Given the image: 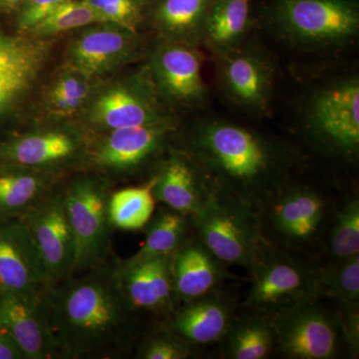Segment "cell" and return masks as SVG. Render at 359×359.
I'll return each mask as SVG.
<instances>
[{
  "label": "cell",
  "mask_w": 359,
  "mask_h": 359,
  "mask_svg": "<svg viewBox=\"0 0 359 359\" xmlns=\"http://www.w3.org/2000/svg\"><path fill=\"white\" fill-rule=\"evenodd\" d=\"M184 150L219 190L257 211L289 185L297 164L294 151L283 142L217 116L193 123Z\"/></svg>",
  "instance_id": "obj_1"
},
{
  "label": "cell",
  "mask_w": 359,
  "mask_h": 359,
  "mask_svg": "<svg viewBox=\"0 0 359 359\" xmlns=\"http://www.w3.org/2000/svg\"><path fill=\"white\" fill-rule=\"evenodd\" d=\"M40 299L62 354H107L121 348L130 335L131 311L113 276L48 285Z\"/></svg>",
  "instance_id": "obj_2"
},
{
  "label": "cell",
  "mask_w": 359,
  "mask_h": 359,
  "mask_svg": "<svg viewBox=\"0 0 359 359\" xmlns=\"http://www.w3.org/2000/svg\"><path fill=\"white\" fill-rule=\"evenodd\" d=\"M264 18L275 36L297 50L337 53L359 34L356 0H269Z\"/></svg>",
  "instance_id": "obj_3"
},
{
  "label": "cell",
  "mask_w": 359,
  "mask_h": 359,
  "mask_svg": "<svg viewBox=\"0 0 359 359\" xmlns=\"http://www.w3.org/2000/svg\"><path fill=\"white\" fill-rule=\"evenodd\" d=\"M257 210L218 188L192 216L196 240L224 264L252 271L269 247Z\"/></svg>",
  "instance_id": "obj_4"
},
{
  "label": "cell",
  "mask_w": 359,
  "mask_h": 359,
  "mask_svg": "<svg viewBox=\"0 0 359 359\" xmlns=\"http://www.w3.org/2000/svg\"><path fill=\"white\" fill-rule=\"evenodd\" d=\"M302 128L327 154L354 159L359 151V77L356 73L321 80L304 95Z\"/></svg>",
  "instance_id": "obj_5"
},
{
  "label": "cell",
  "mask_w": 359,
  "mask_h": 359,
  "mask_svg": "<svg viewBox=\"0 0 359 359\" xmlns=\"http://www.w3.org/2000/svg\"><path fill=\"white\" fill-rule=\"evenodd\" d=\"M217 85L230 105L250 117L271 113L276 94V59L250 37L233 50L215 56Z\"/></svg>",
  "instance_id": "obj_6"
},
{
  "label": "cell",
  "mask_w": 359,
  "mask_h": 359,
  "mask_svg": "<svg viewBox=\"0 0 359 359\" xmlns=\"http://www.w3.org/2000/svg\"><path fill=\"white\" fill-rule=\"evenodd\" d=\"M318 271L320 268L269 245L250 271L252 287L244 306L271 314L299 302L318 301Z\"/></svg>",
  "instance_id": "obj_7"
},
{
  "label": "cell",
  "mask_w": 359,
  "mask_h": 359,
  "mask_svg": "<svg viewBox=\"0 0 359 359\" xmlns=\"http://www.w3.org/2000/svg\"><path fill=\"white\" fill-rule=\"evenodd\" d=\"M200 46L159 39L147 66L153 83L165 105L183 109H204L210 91L203 76Z\"/></svg>",
  "instance_id": "obj_8"
},
{
  "label": "cell",
  "mask_w": 359,
  "mask_h": 359,
  "mask_svg": "<svg viewBox=\"0 0 359 359\" xmlns=\"http://www.w3.org/2000/svg\"><path fill=\"white\" fill-rule=\"evenodd\" d=\"M88 119L110 131L175 121L156 91L148 67L96 94Z\"/></svg>",
  "instance_id": "obj_9"
},
{
  "label": "cell",
  "mask_w": 359,
  "mask_h": 359,
  "mask_svg": "<svg viewBox=\"0 0 359 359\" xmlns=\"http://www.w3.org/2000/svg\"><path fill=\"white\" fill-rule=\"evenodd\" d=\"M299 302L269 314L276 346L292 359H332L339 353L337 316L316 304Z\"/></svg>",
  "instance_id": "obj_10"
},
{
  "label": "cell",
  "mask_w": 359,
  "mask_h": 359,
  "mask_svg": "<svg viewBox=\"0 0 359 359\" xmlns=\"http://www.w3.org/2000/svg\"><path fill=\"white\" fill-rule=\"evenodd\" d=\"M63 199L76 248L74 271L93 268L109 245L110 197L100 182L82 178L70 184Z\"/></svg>",
  "instance_id": "obj_11"
},
{
  "label": "cell",
  "mask_w": 359,
  "mask_h": 359,
  "mask_svg": "<svg viewBox=\"0 0 359 359\" xmlns=\"http://www.w3.org/2000/svg\"><path fill=\"white\" fill-rule=\"evenodd\" d=\"M20 219L39 248L48 285H56L74 271L76 248L63 196L56 195L37 203Z\"/></svg>",
  "instance_id": "obj_12"
},
{
  "label": "cell",
  "mask_w": 359,
  "mask_h": 359,
  "mask_svg": "<svg viewBox=\"0 0 359 359\" xmlns=\"http://www.w3.org/2000/svg\"><path fill=\"white\" fill-rule=\"evenodd\" d=\"M139 47V33L112 23H93L71 41L66 62L68 69L92 79L128 62Z\"/></svg>",
  "instance_id": "obj_13"
},
{
  "label": "cell",
  "mask_w": 359,
  "mask_h": 359,
  "mask_svg": "<svg viewBox=\"0 0 359 359\" xmlns=\"http://www.w3.org/2000/svg\"><path fill=\"white\" fill-rule=\"evenodd\" d=\"M0 285L34 299L48 287L39 248L20 219L0 221Z\"/></svg>",
  "instance_id": "obj_14"
},
{
  "label": "cell",
  "mask_w": 359,
  "mask_h": 359,
  "mask_svg": "<svg viewBox=\"0 0 359 359\" xmlns=\"http://www.w3.org/2000/svg\"><path fill=\"white\" fill-rule=\"evenodd\" d=\"M173 256L130 259L117 269L113 278L130 311L159 313L173 311L177 302Z\"/></svg>",
  "instance_id": "obj_15"
},
{
  "label": "cell",
  "mask_w": 359,
  "mask_h": 359,
  "mask_svg": "<svg viewBox=\"0 0 359 359\" xmlns=\"http://www.w3.org/2000/svg\"><path fill=\"white\" fill-rule=\"evenodd\" d=\"M0 330L26 359L53 358L62 354L40 299L0 290Z\"/></svg>",
  "instance_id": "obj_16"
},
{
  "label": "cell",
  "mask_w": 359,
  "mask_h": 359,
  "mask_svg": "<svg viewBox=\"0 0 359 359\" xmlns=\"http://www.w3.org/2000/svg\"><path fill=\"white\" fill-rule=\"evenodd\" d=\"M212 180L185 150H172L154 177L156 200L187 218L216 190Z\"/></svg>",
  "instance_id": "obj_17"
},
{
  "label": "cell",
  "mask_w": 359,
  "mask_h": 359,
  "mask_svg": "<svg viewBox=\"0 0 359 359\" xmlns=\"http://www.w3.org/2000/svg\"><path fill=\"white\" fill-rule=\"evenodd\" d=\"M48 46L41 39L0 29V120L39 76Z\"/></svg>",
  "instance_id": "obj_18"
},
{
  "label": "cell",
  "mask_w": 359,
  "mask_h": 359,
  "mask_svg": "<svg viewBox=\"0 0 359 359\" xmlns=\"http://www.w3.org/2000/svg\"><path fill=\"white\" fill-rule=\"evenodd\" d=\"M175 130V121L112 130L95 153L96 164L116 171L138 169L159 154Z\"/></svg>",
  "instance_id": "obj_19"
},
{
  "label": "cell",
  "mask_w": 359,
  "mask_h": 359,
  "mask_svg": "<svg viewBox=\"0 0 359 359\" xmlns=\"http://www.w3.org/2000/svg\"><path fill=\"white\" fill-rule=\"evenodd\" d=\"M266 205L276 233L297 244L316 237L325 218L323 198L306 187L287 185Z\"/></svg>",
  "instance_id": "obj_20"
},
{
  "label": "cell",
  "mask_w": 359,
  "mask_h": 359,
  "mask_svg": "<svg viewBox=\"0 0 359 359\" xmlns=\"http://www.w3.org/2000/svg\"><path fill=\"white\" fill-rule=\"evenodd\" d=\"M233 320L231 302L215 292L184 302L175 313L169 330L190 346H209L222 341Z\"/></svg>",
  "instance_id": "obj_21"
},
{
  "label": "cell",
  "mask_w": 359,
  "mask_h": 359,
  "mask_svg": "<svg viewBox=\"0 0 359 359\" xmlns=\"http://www.w3.org/2000/svg\"><path fill=\"white\" fill-rule=\"evenodd\" d=\"M224 264L199 241H185L173 256L177 301L187 302L216 292L226 278Z\"/></svg>",
  "instance_id": "obj_22"
},
{
  "label": "cell",
  "mask_w": 359,
  "mask_h": 359,
  "mask_svg": "<svg viewBox=\"0 0 359 359\" xmlns=\"http://www.w3.org/2000/svg\"><path fill=\"white\" fill-rule=\"evenodd\" d=\"M254 27L252 0H215L205 18L200 46L212 57L245 43Z\"/></svg>",
  "instance_id": "obj_23"
},
{
  "label": "cell",
  "mask_w": 359,
  "mask_h": 359,
  "mask_svg": "<svg viewBox=\"0 0 359 359\" xmlns=\"http://www.w3.org/2000/svg\"><path fill=\"white\" fill-rule=\"evenodd\" d=\"M79 141L65 131L23 135L0 144V166H51L76 154Z\"/></svg>",
  "instance_id": "obj_24"
},
{
  "label": "cell",
  "mask_w": 359,
  "mask_h": 359,
  "mask_svg": "<svg viewBox=\"0 0 359 359\" xmlns=\"http://www.w3.org/2000/svg\"><path fill=\"white\" fill-rule=\"evenodd\" d=\"M214 1L148 0L146 18L157 32L159 39L200 46L203 25Z\"/></svg>",
  "instance_id": "obj_25"
},
{
  "label": "cell",
  "mask_w": 359,
  "mask_h": 359,
  "mask_svg": "<svg viewBox=\"0 0 359 359\" xmlns=\"http://www.w3.org/2000/svg\"><path fill=\"white\" fill-rule=\"evenodd\" d=\"M46 178L29 168L0 166V221L18 219L39 202Z\"/></svg>",
  "instance_id": "obj_26"
},
{
  "label": "cell",
  "mask_w": 359,
  "mask_h": 359,
  "mask_svg": "<svg viewBox=\"0 0 359 359\" xmlns=\"http://www.w3.org/2000/svg\"><path fill=\"white\" fill-rule=\"evenodd\" d=\"M224 355L233 359H264L276 347L275 332L268 316L233 320L224 335Z\"/></svg>",
  "instance_id": "obj_27"
},
{
  "label": "cell",
  "mask_w": 359,
  "mask_h": 359,
  "mask_svg": "<svg viewBox=\"0 0 359 359\" xmlns=\"http://www.w3.org/2000/svg\"><path fill=\"white\" fill-rule=\"evenodd\" d=\"M154 179L147 185L118 191L111 196L108 212L111 224L121 230L144 228L152 218L156 199Z\"/></svg>",
  "instance_id": "obj_28"
},
{
  "label": "cell",
  "mask_w": 359,
  "mask_h": 359,
  "mask_svg": "<svg viewBox=\"0 0 359 359\" xmlns=\"http://www.w3.org/2000/svg\"><path fill=\"white\" fill-rule=\"evenodd\" d=\"M320 297L339 302L340 306H358L359 302V255L334 261L318 271Z\"/></svg>",
  "instance_id": "obj_29"
},
{
  "label": "cell",
  "mask_w": 359,
  "mask_h": 359,
  "mask_svg": "<svg viewBox=\"0 0 359 359\" xmlns=\"http://www.w3.org/2000/svg\"><path fill=\"white\" fill-rule=\"evenodd\" d=\"M187 217L171 211L161 212L149 228L145 243L131 259L173 256L185 242Z\"/></svg>",
  "instance_id": "obj_30"
},
{
  "label": "cell",
  "mask_w": 359,
  "mask_h": 359,
  "mask_svg": "<svg viewBox=\"0 0 359 359\" xmlns=\"http://www.w3.org/2000/svg\"><path fill=\"white\" fill-rule=\"evenodd\" d=\"M98 22L93 11L81 0H67L54 9L29 32L35 39H45Z\"/></svg>",
  "instance_id": "obj_31"
},
{
  "label": "cell",
  "mask_w": 359,
  "mask_h": 359,
  "mask_svg": "<svg viewBox=\"0 0 359 359\" xmlns=\"http://www.w3.org/2000/svg\"><path fill=\"white\" fill-rule=\"evenodd\" d=\"M89 80L69 69L60 75L47 92L46 103L51 112L62 116L77 112L89 99Z\"/></svg>",
  "instance_id": "obj_32"
},
{
  "label": "cell",
  "mask_w": 359,
  "mask_h": 359,
  "mask_svg": "<svg viewBox=\"0 0 359 359\" xmlns=\"http://www.w3.org/2000/svg\"><path fill=\"white\" fill-rule=\"evenodd\" d=\"M330 252L334 261L359 255V201L353 198L342 207L330 235Z\"/></svg>",
  "instance_id": "obj_33"
},
{
  "label": "cell",
  "mask_w": 359,
  "mask_h": 359,
  "mask_svg": "<svg viewBox=\"0 0 359 359\" xmlns=\"http://www.w3.org/2000/svg\"><path fill=\"white\" fill-rule=\"evenodd\" d=\"M98 22L112 23L139 33L146 20L148 0H84Z\"/></svg>",
  "instance_id": "obj_34"
},
{
  "label": "cell",
  "mask_w": 359,
  "mask_h": 359,
  "mask_svg": "<svg viewBox=\"0 0 359 359\" xmlns=\"http://www.w3.org/2000/svg\"><path fill=\"white\" fill-rule=\"evenodd\" d=\"M138 355L145 359H186L192 355V347L169 332L149 337L142 344Z\"/></svg>",
  "instance_id": "obj_35"
},
{
  "label": "cell",
  "mask_w": 359,
  "mask_h": 359,
  "mask_svg": "<svg viewBox=\"0 0 359 359\" xmlns=\"http://www.w3.org/2000/svg\"><path fill=\"white\" fill-rule=\"evenodd\" d=\"M67 0H25L20 6L18 16V29L28 32Z\"/></svg>",
  "instance_id": "obj_36"
},
{
  "label": "cell",
  "mask_w": 359,
  "mask_h": 359,
  "mask_svg": "<svg viewBox=\"0 0 359 359\" xmlns=\"http://www.w3.org/2000/svg\"><path fill=\"white\" fill-rule=\"evenodd\" d=\"M342 311L337 316L340 334L346 339L351 353L358 354L359 347V316L358 306H341Z\"/></svg>",
  "instance_id": "obj_37"
},
{
  "label": "cell",
  "mask_w": 359,
  "mask_h": 359,
  "mask_svg": "<svg viewBox=\"0 0 359 359\" xmlns=\"http://www.w3.org/2000/svg\"><path fill=\"white\" fill-rule=\"evenodd\" d=\"M0 359H25L11 337L0 330Z\"/></svg>",
  "instance_id": "obj_38"
},
{
  "label": "cell",
  "mask_w": 359,
  "mask_h": 359,
  "mask_svg": "<svg viewBox=\"0 0 359 359\" xmlns=\"http://www.w3.org/2000/svg\"><path fill=\"white\" fill-rule=\"evenodd\" d=\"M25 0H0V13H11L14 9L20 8Z\"/></svg>",
  "instance_id": "obj_39"
},
{
  "label": "cell",
  "mask_w": 359,
  "mask_h": 359,
  "mask_svg": "<svg viewBox=\"0 0 359 359\" xmlns=\"http://www.w3.org/2000/svg\"><path fill=\"white\" fill-rule=\"evenodd\" d=\"M0 290H1V285H0Z\"/></svg>",
  "instance_id": "obj_40"
}]
</instances>
